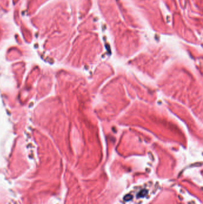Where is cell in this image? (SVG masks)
I'll list each match as a JSON object with an SVG mask.
<instances>
[{"instance_id": "obj_1", "label": "cell", "mask_w": 203, "mask_h": 204, "mask_svg": "<svg viewBox=\"0 0 203 204\" xmlns=\"http://www.w3.org/2000/svg\"><path fill=\"white\" fill-rule=\"evenodd\" d=\"M146 193L147 192L145 191V190H142V191L139 193V196H144L145 195H146Z\"/></svg>"}, {"instance_id": "obj_2", "label": "cell", "mask_w": 203, "mask_h": 204, "mask_svg": "<svg viewBox=\"0 0 203 204\" xmlns=\"http://www.w3.org/2000/svg\"><path fill=\"white\" fill-rule=\"evenodd\" d=\"M132 198V197L131 196H130V195H128V196H126V197H125V199L126 201H129V200H130Z\"/></svg>"}]
</instances>
